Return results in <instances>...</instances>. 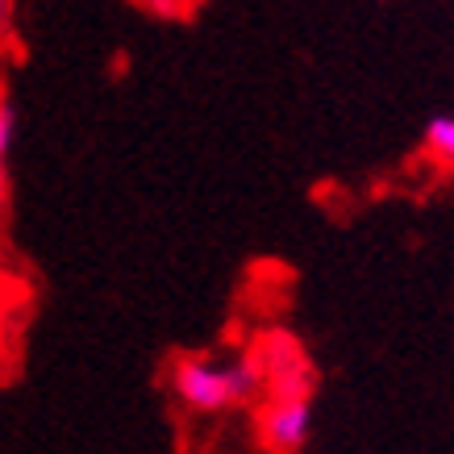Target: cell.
Returning <instances> with one entry per match:
<instances>
[{
  "instance_id": "obj_8",
  "label": "cell",
  "mask_w": 454,
  "mask_h": 454,
  "mask_svg": "<svg viewBox=\"0 0 454 454\" xmlns=\"http://www.w3.org/2000/svg\"><path fill=\"white\" fill-rule=\"evenodd\" d=\"M9 17H13V0H0V26H4Z\"/></svg>"
},
{
  "instance_id": "obj_1",
  "label": "cell",
  "mask_w": 454,
  "mask_h": 454,
  "mask_svg": "<svg viewBox=\"0 0 454 454\" xmlns=\"http://www.w3.org/2000/svg\"><path fill=\"white\" fill-rule=\"evenodd\" d=\"M259 387L262 375L250 355L238 358V363H213V358L200 355H184L171 367V392L192 413H225V409L250 400Z\"/></svg>"
},
{
  "instance_id": "obj_6",
  "label": "cell",
  "mask_w": 454,
  "mask_h": 454,
  "mask_svg": "<svg viewBox=\"0 0 454 454\" xmlns=\"http://www.w3.org/2000/svg\"><path fill=\"white\" fill-rule=\"evenodd\" d=\"M151 13H159V17H176V13H184V0H142Z\"/></svg>"
},
{
  "instance_id": "obj_4",
  "label": "cell",
  "mask_w": 454,
  "mask_h": 454,
  "mask_svg": "<svg viewBox=\"0 0 454 454\" xmlns=\"http://www.w3.org/2000/svg\"><path fill=\"white\" fill-rule=\"evenodd\" d=\"M426 151L434 163L454 167V113H442L426 125Z\"/></svg>"
},
{
  "instance_id": "obj_2",
  "label": "cell",
  "mask_w": 454,
  "mask_h": 454,
  "mask_svg": "<svg viewBox=\"0 0 454 454\" xmlns=\"http://www.w3.org/2000/svg\"><path fill=\"white\" fill-rule=\"evenodd\" d=\"M250 358L259 363L262 387H271V396H309L313 392V367H309L301 342L288 333H267Z\"/></svg>"
},
{
  "instance_id": "obj_3",
  "label": "cell",
  "mask_w": 454,
  "mask_h": 454,
  "mask_svg": "<svg viewBox=\"0 0 454 454\" xmlns=\"http://www.w3.org/2000/svg\"><path fill=\"white\" fill-rule=\"evenodd\" d=\"M313 434L309 396H271L259 413V438L271 454H301Z\"/></svg>"
},
{
  "instance_id": "obj_7",
  "label": "cell",
  "mask_w": 454,
  "mask_h": 454,
  "mask_svg": "<svg viewBox=\"0 0 454 454\" xmlns=\"http://www.w3.org/2000/svg\"><path fill=\"white\" fill-rule=\"evenodd\" d=\"M4 317H9V292H4V279H0V333H4Z\"/></svg>"
},
{
  "instance_id": "obj_5",
  "label": "cell",
  "mask_w": 454,
  "mask_h": 454,
  "mask_svg": "<svg viewBox=\"0 0 454 454\" xmlns=\"http://www.w3.org/2000/svg\"><path fill=\"white\" fill-rule=\"evenodd\" d=\"M9 138H13V113H9V100L0 92V159L9 151Z\"/></svg>"
}]
</instances>
